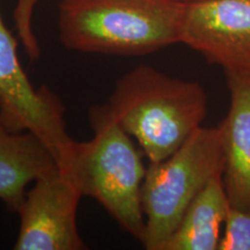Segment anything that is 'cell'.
<instances>
[{
	"label": "cell",
	"mask_w": 250,
	"mask_h": 250,
	"mask_svg": "<svg viewBox=\"0 0 250 250\" xmlns=\"http://www.w3.org/2000/svg\"><path fill=\"white\" fill-rule=\"evenodd\" d=\"M108 107L148 162H159L203 126L208 95L197 81L139 65L116 81Z\"/></svg>",
	"instance_id": "6da1fadb"
},
{
	"label": "cell",
	"mask_w": 250,
	"mask_h": 250,
	"mask_svg": "<svg viewBox=\"0 0 250 250\" xmlns=\"http://www.w3.org/2000/svg\"><path fill=\"white\" fill-rule=\"evenodd\" d=\"M89 124L93 137L87 142L74 140L59 169L71 177L81 195L100 203L125 232L142 242V187L147 170L144 153L108 104L89 109Z\"/></svg>",
	"instance_id": "7a4b0ae2"
},
{
	"label": "cell",
	"mask_w": 250,
	"mask_h": 250,
	"mask_svg": "<svg viewBox=\"0 0 250 250\" xmlns=\"http://www.w3.org/2000/svg\"><path fill=\"white\" fill-rule=\"evenodd\" d=\"M182 14L174 0H62L59 37L72 51L144 56L180 43Z\"/></svg>",
	"instance_id": "3957f363"
},
{
	"label": "cell",
	"mask_w": 250,
	"mask_h": 250,
	"mask_svg": "<svg viewBox=\"0 0 250 250\" xmlns=\"http://www.w3.org/2000/svg\"><path fill=\"white\" fill-rule=\"evenodd\" d=\"M225 155L218 126H201L173 154L148 162L142 187L147 250H164L193 199L213 177L224 175Z\"/></svg>",
	"instance_id": "277c9868"
},
{
	"label": "cell",
	"mask_w": 250,
	"mask_h": 250,
	"mask_svg": "<svg viewBox=\"0 0 250 250\" xmlns=\"http://www.w3.org/2000/svg\"><path fill=\"white\" fill-rule=\"evenodd\" d=\"M0 122L13 132H30L64 164L74 140L67 134L61 99L42 86L35 88L21 66L18 41L0 12Z\"/></svg>",
	"instance_id": "5b68a950"
},
{
	"label": "cell",
	"mask_w": 250,
	"mask_h": 250,
	"mask_svg": "<svg viewBox=\"0 0 250 250\" xmlns=\"http://www.w3.org/2000/svg\"><path fill=\"white\" fill-rule=\"evenodd\" d=\"M83 197L76 183L59 168L36 180L18 210L20 229L14 249H86L77 224Z\"/></svg>",
	"instance_id": "8992f818"
},
{
	"label": "cell",
	"mask_w": 250,
	"mask_h": 250,
	"mask_svg": "<svg viewBox=\"0 0 250 250\" xmlns=\"http://www.w3.org/2000/svg\"><path fill=\"white\" fill-rule=\"evenodd\" d=\"M180 43L226 71H250V0L183 4Z\"/></svg>",
	"instance_id": "52a82bcc"
},
{
	"label": "cell",
	"mask_w": 250,
	"mask_h": 250,
	"mask_svg": "<svg viewBox=\"0 0 250 250\" xmlns=\"http://www.w3.org/2000/svg\"><path fill=\"white\" fill-rule=\"evenodd\" d=\"M229 108L218 125L225 155L223 175L232 206L250 208V71L225 72Z\"/></svg>",
	"instance_id": "ba28073f"
},
{
	"label": "cell",
	"mask_w": 250,
	"mask_h": 250,
	"mask_svg": "<svg viewBox=\"0 0 250 250\" xmlns=\"http://www.w3.org/2000/svg\"><path fill=\"white\" fill-rule=\"evenodd\" d=\"M59 168L55 155L39 137L13 132L0 122V201L18 212L27 188Z\"/></svg>",
	"instance_id": "9c48e42d"
},
{
	"label": "cell",
	"mask_w": 250,
	"mask_h": 250,
	"mask_svg": "<svg viewBox=\"0 0 250 250\" xmlns=\"http://www.w3.org/2000/svg\"><path fill=\"white\" fill-rule=\"evenodd\" d=\"M229 206L223 175H218L187 208L164 250H218Z\"/></svg>",
	"instance_id": "30bf717a"
},
{
	"label": "cell",
	"mask_w": 250,
	"mask_h": 250,
	"mask_svg": "<svg viewBox=\"0 0 250 250\" xmlns=\"http://www.w3.org/2000/svg\"><path fill=\"white\" fill-rule=\"evenodd\" d=\"M218 250H250V208L229 206Z\"/></svg>",
	"instance_id": "8fae6325"
},
{
	"label": "cell",
	"mask_w": 250,
	"mask_h": 250,
	"mask_svg": "<svg viewBox=\"0 0 250 250\" xmlns=\"http://www.w3.org/2000/svg\"><path fill=\"white\" fill-rule=\"evenodd\" d=\"M39 1L40 0H17L13 13L18 36L31 62L37 61L41 56L39 40L34 30V13Z\"/></svg>",
	"instance_id": "7c38bea8"
},
{
	"label": "cell",
	"mask_w": 250,
	"mask_h": 250,
	"mask_svg": "<svg viewBox=\"0 0 250 250\" xmlns=\"http://www.w3.org/2000/svg\"><path fill=\"white\" fill-rule=\"evenodd\" d=\"M174 1L181 2V4H188V2H192V1H198V0H174Z\"/></svg>",
	"instance_id": "4fadbf2b"
}]
</instances>
